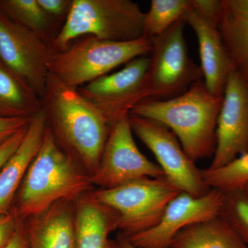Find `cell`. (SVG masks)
<instances>
[{"label":"cell","instance_id":"6da1fadb","mask_svg":"<svg viewBox=\"0 0 248 248\" xmlns=\"http://www.w3.org/2000/svg\"><path fill=\"white\" fill-rule=\"evenodd\" d=\"M40 99L47 127L55 141L91 177L99 167L110 133L107 120L78 89L50 73Z\"/></svg>","mask_w":248,"mask_h":248},{"label":"cell","instance_id":"7a4b0ae2","mask_svg":"<svg viewBox=\"0 0 248 248\" xmlns=\"http://www.w3.org/2000/svg\"><path fill=\"white\" fill-rule=\"evenodd\" d=\"M222 102L223 97L209 92L202 79L176 97L141 101L130 113L167 127L195 162L215 154L217 119Z\"/></svg>","mask_w":248,"mask_h":248},{"label":"cell","instance_id":"3957f363","mask_svg":"<svg viewBox=\"0 0 248 248\" xmlns=\"http://www.w3.org/2000/svg\"><path fill=\"white\" fill-rule=\"evenodd\" d=\"M93 186L91 177L59 146L46 125L42 146L19 187L18 212L35 216L60 201L76 202Z\"/></svg>","mask_w":248,"mask_h":248},{"label":"cell","instance_id":"277c9868","mask_svg":"<svg viewBox=\"0 0 248 248\" xmlns=\"http://www.w3.org/2000/svg\"><path fill=\"white\" fill-rule=\"evenodd\" d=\"M145 14L131 0H73L58 35L49 42L53 53L63 51L82 36L130 42L143 37Z\"/></svg>","mask_w":248,"mask_h":248},{"label":"cell","instance_id":"5b68a950","mask_svg":"<svg viewBox=\"0 0 248 248\" xmlns=\"http://www.w3.org/2000/svg\"><path fill=\"white\" fill-rule=\"evenodd\" d=\"M153 48V41L145 37L122 42L86 36L63 51L53 53L49 73L78 89L133 59L151 55Z\"/></svg>","mask_w":248,"mask_h":248},{"label":"cell","instance_id":"8992f818","mask_svg":"<svg viewBox=\"0 0 248 248\" xmlns=\"http://www.w3.org/2000/svg\"><path fill=\"white\" fill-rule=\"evenodd\" d=\"M180 192L166 178L145 177L90 195L117 213V229L129 236L156 226L170 202Z\"/></svg>","mask_w":248,"mask_h":248},{"label":"cell","instance_id":"52a82bcc","mask_svg":"<svg viewBox=\"0 0 248 248\" xmlns=\"http://www.w3.org/2000/svg\"><path fill=\"white\" fill-rule=\"evenodd\" d=\"M186 24L182 18L164 34L152 40L153 48L142 89V101L173 97L202 79L200 66L188 57L184 37Z\"/></svg>","mask_w":248,"mask_h":248},{"label":"cell","instance_id":"ba28073f","mask_svg":"<svg viewBox=\"0 0 248 248\" xmlns=\"http://www.w3.org/2000/svg\"><path fill=\"white\" fill-rule=\"evenodd\" d=\"M134 133L151 150L165 178L181 192L202 197L211 188L204 182L201 170L187 156L177 137L162 124L129 113Z\"/></svg>","mask_w":248,"mask_h":248},{"label":"cell","instance_id":"9c48e42d","mask_svg":"<svg viewBox=\"0 0 248 248\" xmlns=\"http://www.w3.org/2000/svg\"><path fill=\"white\" fill-rule=\"evenodd\" d=\"M145 177L159 179L165 176L159 165L139 150L128 115L125 116L110 127L99 167L91 176V182L101 189H110Z\"/></svg>","mask_w":248,"mask_h":248},{"label":"cell","instance_id":"30bf717a","mask_svg":"<svg viewBox=\"0 0 248 248\" xmlns=\"http://www.w3.org/2000/svg\"><path fill=\"white\" fill-rule=\"evenodd\" d=\"M53 53L48 42L0 11V60L40 98Z\"/></svg>","mask_w":248,"mask_h":248},{"label":"cell","instance_id":"8fae6325","mask_svg":"<svg viewBox=\"0 0 248 248\" xmlns=\"http://www.w3.org/2000/svg\"><path fill=\"white\" fill-rule=\"evenodd\" d=\"M151 63L148 55L133 59L120 71L101 77L78 89L102 112L110 126L128 116L142 101V89Z\"/></svg>","mask_w":248,"mask_h":248},{"label":"cell","instance_id":"7c38bea8","mask_svg":"<svg viewBox=\"0 0 248 248\" xmlns=\"http://www.w3.org/2000/svg\"><path fill=\"white\" fill-rule=\"evenodd\" d=\"M223 199L224 192L216 189L202 197L181 192L170 202L156 226L123 236L138 248H170L176 235L186 227L220 216Z\"/></svg>","mask_w":248,"mask_h":248},{"label":"cell","instance_id":"4fadbf2b","mask_svg":"<svg viewBox=\"0 0 248 248\" xmlns=\"http://www.w3.org/2000/svg\"><path fill=\"white\" fill-rule=\"evenodd\" d=\"M248 153L247 82L236 68L230 73L216 130V148L209 169L226 166Z\"/></svg>","mask_w":248,"mask_h":248},{"label":"cell","instance_id":"5bb4252c","mask_svg":"<svg viewBox=\"0 0 248 248\" xmlns=\"http://www.w3.org/2000/svg\"><path fill=\"white\" fill-rule=\"evenodd\" d=\"M182 19L192 28L198 41L200 68L207 89L213 95L223 97L228 76L236 68L227 52L218 27L193 9Z\"/></svg>","mask_w":248,"mask_h":248},{"label":"cell","instance_id":"9a60e30c","mask_svg":"<svg viewBox=\"0 0 248 248\" xmlns=\"http://www.w3.org/2000/svg\"><path fill=\"white\" fill-rule=\"evenodd\" d=\"M75 205L60 201L31 217L26 231L29 248H76Z\"/></svg>","mask_w":248,"mask_h":248},{"label":"cell","instance_id":"2e32d148","mask_svg":"<svg viewBox=\"0 0 248 248\" xmlns=\"http://www.w3.org/2000/svg\"><path fill=\"white\" fill-rule=\"evenodd\" d=\"M46 120L43 110L31 118L22 143L0 170V213L8 212L29 166L43 142Z\"/></svg>","mask_w":248,"mask_h":248},{"label":"cell","instance_id":"e0dca14e","mask_svg":"<svg viewBox=\"0 0 248 248\" xmlns=\"http://www.w3.org/2000/svg\"><path fill=\"white\" fill-rule=\"evenodd\" d=\"M118 219L116 212L94 200L90 192L81 196L75 205L76 248H107Z\"/></svg>","mask_w":248,"mask_h":248},{"label":"cell","instance_id":"ac0fdd59","mask_svg":"<svg viewBox=\"0 0 248 248\" xmlns=\"http://www.w3.org/2000/svg\"><path fill=\"white\" fill-rule=\"evenodd\" d=\"M170 248H248L221 217L198 222L179 232Z\"/></svg>","mask_w":248,"mask_h":248},{"label":"cell","instance_id":"d6986e66","mask_svg":"<svg viewBox=\"0 0 248 248\" xmlns=\"http://www.w3.org/2000/svg\"><path fill=\"white\" fill-rule=\"evenodd\" d=\"M41 110L38 94L0 60V117L31 119Z\"/></svg>","mask_w":248,"mask_h":248},{"label":"cell","instance_id":"ffe728a7","mask_svg":"<svg viewBox=\"0 0 248 248\" xmlns=\"http://www.w3.org/2000/svg\"><path fill=\"white\" fill-rule=\"evenodd\" d=\"M0 11L14 22L50 42L60 23L41 7L37 0H0Z\"/></svg>","mask_w":248,"mask_h":248},{"label":"cell","instance_id":"44dd1931","mask_svg":"<svg viewBox=\"0 0 248 248\" xmlns=\"http://www.w3.org/2000/svg\"><path fill=\"white\" fill-rule=\"evenodd\" d=\"M193 9L192 0H152L145 14L143 37L156 38Z\"/></svg>","mask_w":248,"mask_h":248},{"label":"cell","instance_id":"7402d4cb","mask_svg":"<svg viewBox=\"0 0 248 248\" xmlns=\"http://www.w3.org/2000/svg\"><path fill=\"white\" fill-rule=\"evenodd\" d=\"M218 29L227 52L236 66L248 58V16L224 14Z\"/></svg>","mask_w":248,"mask_h":248},{"label":"cell","instance_id":"603a6c76","mask_svg":"<svg viewBox=\"0 0 248 248\" xmlns=\"http://www.w3.org/2000/svg\"><path fill=\"white\" fill-rule=\"evenodd\" d=\"M201 172L204 182L211 189L225 192L242 188L248 183V153L223 167L201 170Z\"/></svg>","mask_w":248,"mask_h":248},{"label":"cell","instance_id":"cb8c5ba5","mask_svg":"<svg viewBox=\"0 0 248 248\" xmlns=\"http://www.w3.org/2000/svg\"><path fill=\"white\" fill-rule=\"evenodd\" d=\"M220 217L248 248V195L242 188L224 192Z\"/></svg>","mask_w":248,"mask_h":248},{"label":"cell","instance_id":"d4e9b609","mask_svg":"<svg viewBox=\"0 0 248 248\" xmlns=\"http://www.w3.org/2000/svg\"><path fill=\"white\" fill-rule=\"evenodd\" d=\"M192 4L193 9L218 27L224 14L221 0H192Z\"/></svg>","mask_w":248,"mask_h":248},{"label":"cell","instance_id":"484cf974","mask_svg":"<svg viewBox=\"0 0 248 248\" xmlns=\"http://www.w3.org/2000/svg\"><path fill=\"white\" fill-rule=\"evenodd\" d=\"M37 1L47 14L59 20L63 17L66 19L73 0H37Z\"/></svg>","mask_w":248,"mask_h":248},{"label":"cell","instance_id":"4316f807","mask_svg":"<svg viewBox=\"0 0 248 248\" xmlns=\"http://www.w3.org/2000/svg\"><path fill=\"white\" fill-rule=\"evenodd\" d=\"M31 120L27 118L0 117V145L17 132L27 128Z\"/></svg>","mask_w":248,"mask_h":248},{"label":"cell","instance_id":"83f0119b","mask_svg":"<svg viewBox=\"0 0 248 248\" xmlns=\"http://www.w3.org/2000/svg\"><path fill=\"white\" fill-rule=\"evenodd\" d=\"M28 126L17 132L0 145V170L22 143L27 133Z\"/></svg>","mask_w":248,"mask_h":248},{"label":"cell","instance_id":"f1b7e54d","mask_svg":"<svg viewBox=\"0 0 248 248\" xmlns=\"http://www.w3.org/2000/svg\"><path fill=\"white\" fill-rule=\"evenodd\" d=\"M18 227L16 217L6 212L0 213V248H4Z\"/></svg>","mask_w":248,"mask_h":248},{"label":"cell","instance_id":"f546056e","mask_svg":"<svg viewBox=\"0 0 248 248\" xmlns=\"http://www.w3.org/2000/svg\"><path fill=\"white\" fill-rule=\"evenodd\" d=\"M224 14L248 16V0H221Z\"/></svg>","mask_w":248,"mask_h":248},{"label":"cell","instance_id":"4dcf8cb0","mask_svg":"<svg viewBox=\"0 0 248 248\" xmlns=\"http://www.w3.org/2000/svg\"><path fill=\"white\" fill-rule=\"evenodd\" d=\"M4 248H29L27 234L22 227L18 226L12 238Z\"/></svg>","mask_w":248,"mask_h":248},{"label":"cell","instance_id":"1f68e13d","mask_svg":"<svg viewBox=\"0 0 248 248\" xmlns=\"http://www.w3.org/2000/svg\"><path fill=\"white\" fill-rule=\"evenodd\" d=\"M235 67H236V70L241 73L245 79H248V58L239 62Z\"/></svg>","mask_w":248,"mask_h":248},{"label":"cell","instance_id":"d6a6232c","mask_svg":"<svg viewBox=\"0 0 248 248\" xmlns=\"http://www.w3.org/2000/svg\"><path fill=\"white\" fill-rule=\"evenodd\" d=\"M124 248L121 245L120 241H115L113 240L109 239L107 248Z\"/></svg>","mask_w":248,"mask_h":248},{"label":"cell","instance_id":"836d02e7","mask_svg":"<svg viewBox=\"0 0 248 248\" xmlns=\"http://www.w3.org/2000/svg\"><path fill=\"white\" fill-rule=\"evenodd\" d=\"M119 241H120L121 245L123 246L124 248H138L133 246V245L130 244L123 236H121Z\"/></svg>","mask_w":248,"mask_h":248},{"label":"cell","instance_id":"e575fe53","mask_svg":"<svg viewBox=\"0 0 248 248\" xmlns=\"http://www.w3.org/2000/svg\"><path fill=\"white\" fill-rule=\"evenodd\" d=\"M243 190L245 191V192L247 193V195H248V184H246V185L244 186V187H242Z\"/></svg>","mask_w":248,"mask_h":248},{"label":"cell","instance_id":"d590c367","mask_svg":"<svg viewBox=\"0 0 248 248\" xmlns=\"http://www.w3.org/2000/svg\"><path fill=\"white\" fill-rule=\"evenodd\" d=\"M246 82H247V87L248 90V79L246 80Z\"/></svg>","mask_w":248,"mask_h":248}]
</instances>
